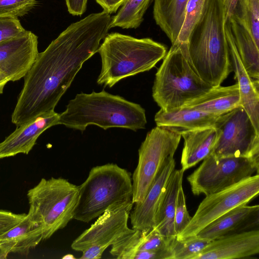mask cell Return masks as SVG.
I'll return each instance as SVG.
<instances>
[{"mask_svg":"<svg viewBox=\"0 0 259 259\" xmlns=\"http://www.w3.org/2000/svg\"><path fill=\"white\" fill-rule=\"evenodd\" d=\"M258 205H242L236 207L211 222L197 235L213 240L242 227L254 214L258 213Z\"/></svg>","mask_w":259,"mask_h":259,"instance_id":"obj_26","label":"cell"},{"mask_svg":"<svg viewBox=\"0 0 259 259\" xmlns=\"http://www.w3.org/2000/svg\"><path fill=\"white\" fill-rule=\"evenodd\" d=\"M181 135L184 140L181 164L185 171L212 153L218 132L212 126L185 131Z\"/></svg>","mask_w":259,"mask_h":259,"instance_id":"obj_20","label":"cell"},{"mask_svg":"<svg viewBox=\"0 0 259 259\" xmlns=\"http://www.w3.org/2000/svg\"><path fill=\"white\" fill-rule=\"evenodd\" d=\"M210 241L198 235L182 240H178L176 237L170 244L173 259H193Z\"/></svg>","mask_w":259,"mask_h":259,"instance_id":"obj_29","label":"cell"},{"mask_svg":"<svg viewBox=\"0 0 259 259\" xmlns=\"http://www.w3.org/2000/svg\"><path fill=\"white\" fill-rule=\"evenodd\" d=\"M259 193L258 174L220 191L208 194L200 202L178 240L196 235L211 222L237 206L247 204Z\"/></svg>","mask_w":259,"mask_h":259,"instance_id":"obj_11","label":"cell"},{"mask_svg":"<svg viewBox=\"0 0 259 259\" xmlns=\"http://www.w3.org/2000/svg\"><path fill=\"white\" fill-rule=\"evenodd\" d=\"M174 157L164 162L143 200L135 203L130 212L132 228L143 230L153 228L157 210L164 190L172 172L175 169Z\"/></svg>","mask_w":259,"mask_h":259,"instance_id":"obj_18","label":"cell"},{"mask_svg":"<svg viewBox=\"0 0 259 259\" xmlns=\"http://www.w3.org/2000/svg\"><path fill=\"white\" fill-rule=\"evenodd\" d=\"M240 105V91L238 84L236 83L227 87L221 85L213 87L184 106L220 116Z\"/></svg>","mask_w":259,"mask_h":259,"instance_id":"obj_22","label":"cell"},{"mask_svg":"<svg viewBox=\"0 0 259 259\" xmlns=\"http://www.w3.org/2000/svg\"><path fill=\"white\" fill-rule=\"evenodd\" d=\"M25 30L18 18H1L0 43L18 36Z\"/></svg>","mask_w":259,"mask_h":259,"instance_id":"obj_33","label":"cell"},{"mask_svg":"<svg viewBox=\"0 0 259 259\" xmlns=\"http://www.w3.org/2000/svg\"><path fill=\"white\" fill-rule=\"evenodd\" d=\"M225 24L223 0H206L187 42L194 69L213 87L220 85L232 71Z\"/></svg>","mask_w":259,"mask_h":259,"instance_id":"obj_2","label":"cell"},{"mask_svg":"<svg viewBox=\"0 0 259 259\" xmlns=\"http://www.w3.org/2000/svg\"><path fill=\"white\" fill-rule=\"evenodd\" d=\"M146 123L145 110L140 104L105 90L77 94L60 114L58 121L80 131L95 125L104 130L119 127L136 132L145 128Z\"/></svg>","mask_w":259,"mask_h":259,"instance_id":"obj_3","label":"cell"},{"mask_svg":"<svg viewBox=\"0 0 259 259\" xmlns=\"http://www.w3.org/2000/svg\"><path fill=\"white\" fill-rule=\"evenodd\" d=\"M258 169L259 158L218 157L211 153L188 176L187 181L194 195H207L258 174Z\"/></svg>","mask_w":259,"mask_h":259,"instance_id":"obj_9","label":"cell"},{"mask_svg":"<svg viewBox=\"0 0 259 259\" xmlns=\"http://www.w3.org/2000/svg\"><path fill=\"white\" fill-rule=\"evenodd\" d=\"M175 239H167L155 227L132 228L111 246L110 253L120 259H173L170 244Z\"/></svg>","mask_w":259,"mask_h":259,"instance_id":"obj_13","label":"cell"},{"mask_svg":"<svg viewBox=\"0 0 259 259\" xmlns=\"http://www.w3.org/2000/svg\"><path fill=\"white\" fill-rule=\"evenodd\" d=\"M79 188L73 219L89 223L108 209L133 201L131 175L115 163L93 167Z\"/></svg>","mask_w":259,"mask_h":259,"instance_id":"obj_6","label":"cell"},{"mask_svg":"<svg viewBox=\"0 0 259 259\" xmlns=\"http://www.w3.org/2000/svg\"><path fill=\"white\" fill-rule=\"evenodd\" d=\"M68 12L73 16H81L85 11L88 0H65Z\"/></svg>","mask_w":259,"mask_h":259,"instance_id":"obj_35","label":"cell"},{"mask_svg":"<svg viewBox=\"0 0 259 259\" xmlns=\"http://www.w3.org/2000/svg\"><path fill=\"white\" fill-rule=\"evenodd\" d=\"M133 205L130 201L108 209L77 237L71 247L82 252L79 258H101L108 247L127 232L131 229L128 220Z\"/></svg>","mask_w":259,"mask_h":259,"instance_id":"obj_12","label":"cell"},{"mask_svg":"<svg viewBox=\"0 0 259 259\" xmlns=\"http://www.w3.org/2000/svg\"><path fill=\"white\" fill-rule=\"evenodd\" d=\"M27 215L41 227L42 240L49 239L73 219L78 186L62 178H42L27 193Z\"/></svg>","mask_w":259,"mask_h":259,"instance_id":"obj_7","label":"cell"},{"mask_svg":"<svg viewBox=\"0 0 259 259\" xmlns=\"http://www.w3.org/2000/svg\"><path fill=\"white\" fill-rule=\"evenodd\" d=\"M191 218L187 208L186 197L182 185L178 193L174 218V230L177 236L184 230Z\"/></svg>","mask_w":259,"mask_h":259,"instance_id":"obj_32","label":"cell"},{"mask_svg":"<svg viewBox=\"0 0 259 259\" xmlns=\"http://www.w3.org/2000/svg\"><path fill=\"white\" fill-rule=\"evenodd\" d=\"M238 1L223 0L225 22L233 15L235 7Z\"/></svg>","mask_w":259,"mask_h":259,"instance_id":"obj_37","label":"cell"},{"mask_svg":"<svg viewBox=\"0 0 259 259\" xmlns=\"http://www.w3.org/2000/svg\"><path fill=\"white\" fill-rule=\"evenodd\" d=\"M181 135L156 126L149 132L138 151V162L133 176L134 204L143 200L165 161L174 154Z\"/></svg>","mask_w":259,"mask_h":259,"instance_id":"obj_8","label":"cell"},{"mask_svg":"<svg viewBox=\"0 0 259 259\" xmlns=\"http://www.w3.org/2000/svg\"><path fill=\"white\" fill-rule=\"evenodd\" d=\"M259 252V231L227 234L211 240L193 259L244 258Z\"/></svg>","mask_w":259,"mask_h":259,"instance_id":"obj_16","label":"cell"},{"mask_svg":"<svg viewBox=\"0 0 259 259\" xmlns=\"http://www.w3.org/2000/svg\"><path fill=\"white\" fill-rule=\"evenodd\" d=\"M103 9V11L111 14L116 13L126 0H95Z\"/></svg>","mask_w":259,"mask_h":259,"instance_id":"obj_36","label":"cell"},{"mask_svg":"<svg viewBox=\"0 0 259 259\" xmlns=\"http://www.w3.org/2000/svg\"><path fill=\"white\" fill-rule=\"evenodd\" d=\"M188 0H154L153 14L156 24L171 42L177 40L185 17Z\"/></svg>","mask_w":259,"mask_h":259,"instance_id":"obj_25","label":"cell"},{"mask_svg":"<svg viewBox=\"0 0 259 259\" xmlns=\"http://www.w3.org/2000/svg\"><path fill=\"white\" fill-rule=\"evenodd\" d=\"M212 87L194 69L189 59L187 43L176 42L155 74L152 97L161 109L170 111L184 106Z\"/></svg>","mask_w":259,"mask_h":259,"instance_id":"obj_5","label":"cell"},{"mask_svg":"<svg viewBox=\"0 0 259 259\" xmlns=\"http://www.w3.org/2000/svg\"><path fill=\"white\" fill-rule=\"evenodd\" d=\"M97 52L102 67L97 82L111 88L123 78L151 69L163 59L167 49L150 38L114 32L107 34Z\"/></svg>","mask_w":259,"mask_h":259,"instance_id":"obj_4","label":"cell"},{"mask_svg":"<svg viewBox=\"0 0 259 259\" xmlns=\"http://www.w3.org/2000/svg\"><path fill=\"white\" fill-rule=\"evenodd\" d=\"M26 215V213L0 210V236L23 220Z\"/></svg>","mask_w":259,"mask_h":259,"instance_id":"obj_34","label":"cell"},{"mask_svg":"<svg viewBox=\"0 0 259 259\" xmlns=\"http://www.w3.org/2000/svg\"><path fill=\"white\" fill-rule=\"evenodd\" d=\"M184 170L174 169L170 175L164 190L156 211L155 227L159 232L169 240L177 237L174 230V218L177 197L182 185Z\"/></svg>","mask_w":259,"mask_h":259,"instance_id":"obj_21","label":"cell"},{"mask_svg":"<svg viewBox=\"0 0 259 259\" xmlns=\"http://www.w3.org/2000/svg\"><path fill=\"white\" fill-rule=\"evenodd\" d=\"M219 116L183 106L170 111L160 109L156 113L154 120L156 126L167 127L181 134L185 131L214 126Z\"/></svg>","mask_w":259,"mask_h":259,"instance_id":"obj_19","label":"cell"},{"mask_svg":"<svg viewBox=\"0 0 259 259\" xmlns=\"http://www.w3.org/2000/svg\"><path fill=\"white\" fill-rule=\"evenodd\" d=\"M9 81L8 77L0 72V95L3 93L4 88Z\"/></svg>","mask_w":259,"mask_h":259,"instance_id":"obj_38","label":"cell"},{"mask_svg":"<svg viewBox=\"0 0 259 259\" xmlns=\"http://www.w3.org/2000/svg\"><path fill=\"white\" fill-rule=\"evenodd\" d=\"M226 21L246 70L251 78L259 80V46L244 25L235 16L232 15Z\"/></svg>","mask_w":259,"mask_h":259,"instance_id":"obj_24","label":"cell"},{"mask_svg":"<svg viewBox=\"0 0 259 259\" xmlns=\"http://www.w3.org/2000/svg\"><path fill=\"white\" fill-rule=\"evenodd\" d=\"M9 253L0 246V258H6Z\"/></svg>","mask_w":259,"mask_h":259,"instance_id":"obj_39","label":"cell"},{"mask_svg":"<svg viewBox=\"0 0 259 259\" xmlns=\"http://www.w3.org/2000/svg\"><path fill=\"white\" fill-rule=\"evenodd\" d=\"M59 115L54 110L51 111L17 127L0 142V159L20 153L28 154L44 132L58 124Z\"/></svg>","mask_w":259,"mask_h":259,"instance_id":"obj_15","label":"cell"},{"mask_svg":"<svg viewBox=\"0 0 259 259\" xmlns=\"http://www.w3.org/2000/svg\"><path fill=\"white\" fill-rule=\"evenodd\" d=\"M112 17L102 11L71 24L39 53L25 76L11 116L18 127L54 109L83 63L97 53Z\"/></svg>","mask_w":259,"mask_h":259,"instance_id":"obj_1","label":"cell"},{"mask_svg":"<svg viewBox=\"0 0 259 259\" xmlns=\"http://www.w3.org/2000/svg\"><path fill=\"white\" fill-rule=\"evenodd\" d=\"M74 257L72 254H66L62 257V258H74Z\"/></svg>","mask_w":259,"mask_h":259,"instance_id":"obj_40","label":"cell"},{"mask_svg":"<svg viewBox=\"0 0 259 259\" xmlns=\"http://www.w3.org/2000/svg\"><path fill=\"white\" fill-rule=\"evenodd\" d=\"M214 127L218 132L215 156L259 158V131L241 106L219 116Z\"/></svg>","mask_w":259,"mask_h":259,"instance_id":"obj_10","label":"cell"},{"mask_svg":"<svg viewBox=\"0 0 259 259\" xmlns=\"http://www.w3.org/2000/svg\"><path fill=\"white\" fill-rule=\"evenodd\" d=\"M38 53L37 36L25 30L0 43V72L9 81L20 80L26 75Z\"/></svg>","mask_w":259,"mask_h":259,"instance_id":"obj_14","label":"cell"},{"mask_svg":"<svg viewBox=\"0 0 259 259\" xmlns=\"http://www.w3.org/2000/svg\"><path fill=\"white\" fill-rule=\"evenodd\" d=\"M152 0H126L118 12L112 17L110 28H137Z\"/></svg>","mask_w":259,"mask_h":259,"instance_id":"obj_27","label":"cell"},{"mask_svg":"<svg viewBox=\"0 0 259 259\" xmlns=\"http://www.w3.org/2000/svg\"><path fill=\"white\" fill-rule=\"evenodd\" d=\"M225 29L232 71L239 88L240 106L259 131V80L251 78L246 70L236 49L227 21L225 22Z\"/></svg>","mask_w":259,"mask_h":259,"instance_id":"obj_17","label":"cell"},{"mask_svg":"<svg viewBox=\"0 0 259 259\" xmlns=\"http://www.w3.org/2000/svg\"><path fill=\"white\" fill-rule=\"evenodd\" d=\"M42 240L40 226L27 215L25 218L0 236V246L9 253L27 255Z\"/></svg>","mask_w":259,"mask_h":259,"instance_id":"obj_23","label":"cell"},{"mask_svg":"<svg viewBox=\"0 0 259 259\" xmlns=\"http://www.w3.org/2000/svg\"><path fill=\"white\" fill-rule=\"evenodd\" d=\"M232 15L244 25L259 46V0H238Z\"/></svg>","mask_w":259,"mask_h":259,"instance_id":"obj_28","label":"cell"},{"mask_svg":"<svg viewBox=\"0 0 259 259\" xmlns=\"http://www.w3.org/2000/svg\"><path fill=\"white\" fill-rule=\"evenodd\" d=\"M206 1H187L184 22L176 42H187L191 30L201 16Z\"/></svg>","mask_w":259,"mask_h":259,"instance_id":"obj_30","label":"cell"},{"mask_svg":"<svg viewBox=\"0 0 259 259\" xmlns=\"http://www.w3.org/2000/svg\"><path fill=\"white\" fill-rule=\"evenodd\" d=\"M37 0H0V18H18L27 14Z\"/></svg>","mask_w":259,"mask_h":259,"instance_id":"obj_31","label":"cell"}]
</instances>
